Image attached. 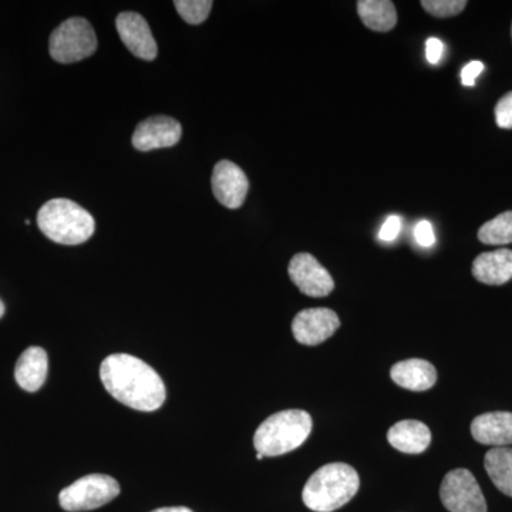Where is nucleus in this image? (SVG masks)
<instances>
[{
    "mask_svg": "<svg viewBox=\"0 0 512 512\" xmlns=\"http://www.w3.org/2000/svg\"><path fill=\"white\" fill-rule=\"evenodd\" d=\"M100 379L117 402L138 412H156L167 399L165 384L156 370L127 353L106 357L100 366Z\"/></svg>",
    "mask_w": 512,
    "mask_h": 512,
    "instance_id": "f257e3e1",
    "label": "nucleus"
},
{
    "mask_svg": "<svg viewBox=\"0 0 512 512\" xmlns=\"http://www.w3.org/2000/svg\"><path fill=\"white\" fill-rule=\"evenodd\" d=\"M360 487L359 474L345 463L326 464L309 478L302 500L309 510L332 512L349 503Z\"/></svg>",
    "mask_w": 512,
    "mask_h": 512,
    "instance_id": "f03ea898",
    "label": "nucleus"
},
{
    "mask_svg": "<svg viewBox=\"0 0 512 512\" xmlns=\"http://www.w3.org/2000/svg\"><path fill=\"white\" fill-rule=\"evenodd\" d=\"M37 225L47 238L60 245L84 244L96 229L93 215L66 198L47 201L37 214Z\"/></svg>",
    "mask_w": 512,
    "mask_h": 512,
    "instance_id": "7ed1b4c3",
    "label": "nucleus"
},
{
    "mask_svg": "<svg viewBox=\"0 0 512 512\" xmlns=\"http://www.w3.org/2000/svg\"><path fill=\"white\" fill-rule=\"evenodd\" d=\"M312 426V417L303 410L272 414L255 431V450L264 457L291 453L308 440Z\"/></svg>",
    "mask_w": 512,
    "mask_h": 512,
    "instance_id": "20e7f679",
    "label": "nucleus"
},
{
    "mask_svg": "<svg viewBox=\"0 0 512 512\" xmlns=\"http://www.w3.org/2000/svg\"><path fill=\"white\" fill-rule=\"evenodd\" d=\"M96 49V33L92 25L83 18L67 19L50 36V56L57 63L82 62L93 56Z\"/></svg>",
    "mask_w": 512,
    "mask_h": 512,
    "instance_id": "39448f33",
    "label": "nucleus"
},
{
    "mask_svg": "<svg viewBox=\"0 0 512 512\" xmlns=\"http://www.w3.org/2000/svg\"><path fill=\"white\" fill-rule=\"evenodd\" d=\"M119 494L120 484L116 478L89 474L64 488L59 495V503L64 511H92L109 504Z\"/></svg>",
    "mask_w": 512,
    "mask_h": 512,
    "instance_id": "423d86ee",
    "label": "nucleus"
},
{
    "mask_svg": "<svg viewBox=\"0 0 512 512\" xmlns=\"http://www.w3.org/2000/svg\"><path fill=\"white\" fill-rule=\"evenodd\" d=\"M440 498L450 512H487L483 491L466 468H457L444 477Z\"/></svg>",
    "mask_w": 512,
    "mask_h": 512,
    "instance_id": "0eeeda50",
    "label": "nucleus"
},
{
    "mask_svg": "<svg viewBox=\"0 0 512 512\" xmlns=\"http://www.w3.org/2000/svg\"><path fill=\"white\" fill-rule=\"evenodd\" d=\"M289 278L299 291L312 298H325L335 289V282L328 269L319 264L311 254H296L289 262Z\"/></svg>",
    "mask_w": 512,
    "mask_h": 512,
    "instance_id": "6e6552de",
    "label": "nucleus"
},
{
    "mask_svg": "<svg viewBox=\"0 0 512 512\" xmlns=\"http://www.w3.org/2000/svg\"><path fill=\"white\" fill-rule=\"evenodd\" d=\"M340 319L328 308H311L299 312L292 322V332L301 345L316 346L335 335Z\"/></svg>",
    "mask_w": 512,
    "mask_h": 512,
    "instance_id": "1a4fd4ad",
    "label": "nucleus"
},
{
    "mask_svg": "<svg viewBox=\"0 0 512 512\" xmlns=\"http://www.w3.org/2000/svg\"><path fill=\"white\" fill-rule=\"evenodd\" d=\"M212 192L220 204L229 210H238L244 204L249 190L247 174L232 161H220L212 171Z\"/></svg>",
    "mask_w": 512,
    "mask_h": 512,
    "instance_id": "9d476101",
    "label": "nucleus"
},
{
    "mask_svg": "<svg viewBox=\"0 0 512 512\" xmlns=\"http://www.w3.org/2000/svg\"><path fill=\"white\" fill-rule=\"evenodd\" d=\"M116 28L121 42L134 56L146 62L156 59L158 53L156 39L143 16L136 12L120 13L116 19Z\"/></svg>",
    "mask_w": 512,
    "mask_h": 512,
    "instance_id": "9b49d317",
    "label": "nucleus"
},
{
    "mask_svg": "<svg viewBox=\"0 0 512 512\" xmlns=\"http://www.w3.org/2000/svg\"><path fill=\"white\" fill-rule=\"evenodd\" d=\"M183 136V127L167 116L150 117L141 121L133 134V146L141 153L157 148L173 147Z\"/></svg>",
    "mask_w": 512,
    "mask_h": 512,
    "instance_id": "f8f14e48",
    "label": "nucleus"
},
{
    "mask_svg": "<svg viewBox=\"0 0 512 512\" xmlns=\"http://www.w3.org/2000/svg\"><path fill=\"white\" fill-rule=\"evenodd\" d=\"M471 434L477 443L485 446L505 447L512 444V413L481 414L471 423Z\"/></svg>",
    "mask_w": 512,
    "mask_h": 512,
    "instance_id": "ddd939ff",
    "label": "nucleus"
},
{
    "mask_svg": "<svg viewBox=\"0 0 512 512\" xmlns=\"http://www.w3.org/2000/svg\"><path fill=\"white\" fill-rule=\"evenodd\" d=\"M473 275L485 285H504L512 279V251L501 248L478 255L473 262Z\"/></svg>",
    "mask_w": 512,
    "mask_h": 512,
    "instance_id": "4468645a",
    "label": "nucleus"
},
{
    "mask_svg": "<svg viewBox=\"0 0 512 512\" xmlns=\"http://www.w3.org/2000/svg\"><path fill=\"white\" fill-rule=\"evenodd\" d=\"M390 377L397 386L412 392H426L437 382L436 367L423 359H409L396 363Z\"/></svg>",
    "mask_w": 512,
    "mask_h": 512,
    "instance_id": "2eb2a0df",
    "label": "nucleus"
},
{
    "mask_svg": "<svg viewBox=\"0 0 512 512\" xmlns=\"http://www.w3.org/2000/svg\"><path fill=\"white\" fill-rule=\"evenodd\" d=\"M49 360L45 349L32 346L19 357L15 367V379L23 390L35 393L46 382Z\"/></svg>",
    "mask_w": 512,
    "mask_h": 512,
    "instance_id": "dca6fc26",
    "label": "nucleus"
},
{
    "mask_svg": "<svg viewBox=\"0 0 512 512\" xmlns=\"http://www.w3.org/2000/svg\"><path fill=\"white\" fill-rule=\"evenodd\" d=\"M387 440L402 453L420 454L430 446L431 431L419 420H403L392 426L387 433Z\"/></svg>",
    "mask_w": 512,
    "mask_h": 512,
    "instance_id": "f3484780",
    "label": "nucleus"
},
{
    "mask_svg": "<svg viewBox=\"0 0 512 512\" xmlns=\"http://www.w3.org/2000/svg\"><path fill=\"white\" fill-rule=\"evenodd\" d=\"M357 13L363 25L375 32H390L397 23L396 6L390 0H359Z\"/></svg>",
    "mask_w": 512,
    "mask_h": 512,
    "instance_id": "a211bd4d",
    "label": "nucleus"
},
{
    "mask_svg": "<svg viewBox=\"0 0 512 512\" xmlns=\"http://www.w3.org/2000/svg\"><path fill=\"white\" fill-rule=\"evenodd\" d=\"M484 467L495 487L512 497V448H491L485 454Z\"/></svg>",
    "mask_w": 512,
    "mask_h": 512,
    "instance_id": "6ab92c4d",
    "label": "nucleus"
},
{
    "mask_svg": "<svg viewBox=\"0 0 512 512\" xmlns=\"http://www.w3.org/2000/svg\"><path fill=\"white\" fill-rule=\"evenodd\" d=\"M478 239L485 245H507L512 242V211L485 222L478 231Z\"/></svg>",
    "mask_w": 512,
    "mask_h": 512,
    "instance_id": "aec40b11",
    "label": "nucleus"
},
{
    "mask_svg": "<svg viewBox=\"0 0 512 512\" xmlns=\"http://www.w3.org/2000/svg\"><path fill=\"white\" fill-rule=\"evenodd\" d=\"M175 9L190 25H200L210 16L214 3L211 0H175Z\"/></svg>",
    "mask_w": 512,
    "mask_h": 512,
    "instance_id": "412c9836",
    "label": "nucleus"
},
{
    "mask_svg": "<svg viewBox=\"0 0 512 512\" xmlns=\"http://www.w3.org/2000/svg\"><path fill=\"white\" fill-rule=\"evenodd\" d=\"M421 6L434 18H451L466 9V0H423Z\"/></svg>",
    "mask_w": 512,
    "mask_h": 512,
    "instance_id": "4be33fe9",
    "label": "nucleus"
},
{
    "mask_svg": "<svg viewBox=\"0 0 512 512\" xmlns=\"http://www.w3.org/2000/svg\"><path fill=\"white\" fill-rule=\"evenodd\" d=\"M495 121L504 130L512 128V92L505 94L495 106Z\"/></svg>",
    "mask_w": 512,
    "mask_h": 512,
    "instance_id": "5701e85b",
    "label": "nucleus"
},
{
    "mask_svg": "<svg viewBox=\"0 0 512 512\" xmlns=\"http://www.w3.org/2000/svg\"><path fill=\"white\" fill-rule=\"evenodd\" d=\"M414 238L419 242L421 247H433L436 244V235H434L433 225L429 221L417 222L414 227Z\"/></svg>",
    "mask_w": 512,
    "mask_h": 512,
    "instance_id": "b1692460",
    "label": "nucleus"
},
{
    "mask_svg": "<svg viewBox=\"0 0 512 512\" xmlns=\"http://www.w3.org/2000/svg\"><path fill=\"white\" fill-rule=\"evenodd\" d=\"M400 229H402V218L399 215H390L380 228L379 238L384 242H393L399 237Z\"/></svg>",
    "mask_w": 512,
    "mask_h": 512,
    "instance_id": "393cba45",
    "label": "nucleus"
},
{
    "mask_svg": "<svg viewBox=\"0 0 512 512\" xmlns=\"http://www.w3.org/2000/svg\"><path fill=\"white\" fill-rule=\"evenodd\" d=\"M484 64L474 60L463 67L461 70V83L466 87H473L476 84L477 77L483 73Z\"/></svg>",
    "mask_w": 512,
    "mask_h": 512,
    "instance_id": "a878e982",
    "label": "nucleus"
},
{
    "mask_svg": "<svg viewBox=\"0 0 512 512\" xmlns=\"http://www.w3.org/2000/svg\"><path fill=\"white\" fill-rule=\"evenodd\" d=\"M444 45L437 37H430L426 43V57L431 64H437L443 57Z\"/></svg>",
    "mask_w": 512,
    "mask_h": 512,
    "instance_id": "bb28decb",
    "label": "nucleus"
},
{
    "mask_svg": "<svg viewBox=\"0 0 512 512\" xmlns=\"http://www.w3.org/2000/svg\"><path fill=\"white\" fill-rule=\"evenodd\" d=\"M151 512H192L190 508L187 507H165L158 508V510H154Z\"/></svg>",
    "mask_w": 512,
    "mask_h": 512,
    "instance_id": "cd10ccee",
    "label": "nucleus"
},
{
    "mask_svg": "<svg viewBox=\"0 0 512 512\" xmlns=\"http://www.w3.org/2000/svg\"><path fill=\"white\" fill-rule=\"evenodd\" d=\"M5 311H6L5 303L0 301V319H2L3 315H5Z\"/></svg>",
    "mask_w": 512,
    "mask_h": 512,
    "instance_id": "c85d7f7f",
    "label": "nucleus"
},
{
    "mask_svg": "<svg viewBox=\"0 0 512 512\" xmlns=\"http://www.w3.org/2000/svg\"><path fill=\"white\" fill-rule=\"evenodd\" d=\"M262 458H265V457L262 456L261 453H256V460H262Z\"/></svg>",
    "mask_w": 512,
    "mask_h": 512,
    "instance_id": "c756f323",
    "label": "nucleus"
},
{
    "mask_svg": "<svg viewBox=\"0 0 512 512\" xmlns=\"http://www.w3.org/2000/svg\"><path fill=\"white\" fill-rule=\"evenodd\" d=\"M511 35H512V28H511Z\"/></svg>",
    "mask_w": 512,
    "mask_h": 512,
    "instance_id": "7c9ffc66",
    "label": "nucleus"
}]
</instances>
